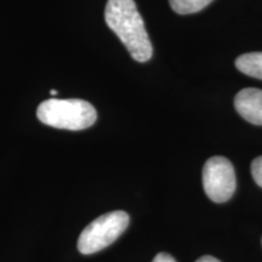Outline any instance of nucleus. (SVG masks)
<instances>
[{"instance_id": "nucleus-5", "label": "nucleus", "mask_w": 262, "mask_h": 262, "mask_svg": "<svg viewBox=\"0 0 262 262\" xmlns=\"http://www.w3.org/2000/svg\"><path fill=\"white\" fill-rule=\"evenodd\" d=\"M234 107L247 122L262 125V90L255 88L241 90L234 98Z\"/></svg>"}, {"instance_id": "nucleus-7", "label": "nucleus", "mask_w": 262, "mask_h": 262, "mask_svg": "<svg viewBox=\"0 0 262 262\" xmlns=\"http://www.w3.org/2000/svg\"><path fill=\"white\" fill-rule=\"evenodd\" d=\"M170 6L180 15L195 14L206 8L212 0H169Z\"/></svg>"}, {"instance_id": "nucleus-2", "label": "nucleus", "mask_w": 262, "mask_h": 262, "mask_svg": "<svg viewBox=\"0 0 262 262\" xmlns=\"http://www.w3.org/2000/svg\"><path fill=\"white\" fill-rule=\"evenodd\" d=\"M37 117L48 126L79 131L94 125L97 112L93 104L79 98H50L39 104Z\"/></svg>"}, {"instance_id": "nucleus-4", "label": "nucleus", "mask_w": 262, "mask_h": 262, "mask_svg": "<svg viewBox=\"0 0 262 262\" xmlns=\"http://www.w3.org/2000/svg\"><path fill=\"white\" fill-rule=\"evenodd\" d=\"M235 173L232 163L225 157H212L203 168V187L215 203H225L235 191Z\"/></svg>"}, {"instance_id": "nucleus-6", "label": "nucleus", "mask_w": 262, "mask_h": 262, "mask_svg": "<svg viewBox=\"0 0 262 262\" xmlns=\"http://www.w3.org/2000/svg\"><path fill=\"white\" fill-rule=\"evenodd\" d=\"M235 66L243 74L262 80V52H249L235 60Z\"/></svg>"}, {"instance_id": "nucleus-3", "label": "nucleus", "mask_w": 262, "mask_h": 262, "mask_svg": "<svg viewBox=\"0 0 262 262\" xmlns=\"http://www.w3.org/2000/svg\"><path fill=\"white\" fill-rule=\"evenodd\" d=\"M130 222L125 211L107 212L83 229L78 239V250L83 255H91L110 247L122 235Z\"/></svg>"}, {"instance_id": "nucleus-8", "label": "nucleus", "mask_w": 262, "mask_h": 262, "mask_svg": "<svg viewBox=\"0 0 262 262\" xmlns=\"http://www.w3.org/2000/svg\"><path fill=\"white\" fill-rule=\"evenodd\" d=\"M251 175L260 187H262V156L251 163Z\"/></svg>"}, {"instance_id": "nucleus-10", "label": "nucleus", "mask_w": 262, "mask_h": 262, "mask_svg": "<svg viewBox=\"0 0 262 262\" xmlns=\"http://www.w3.org/2000/svg\"><path fill=\"white\" fill-rule=\"evenodd\" d=\"M195 262H221V261L212 256H203L201 258H198Z\"/></svg>"}, {"instance_id": "nucleus-9", "label": "nucleus", "mask_w": 262, "mask_h": 262, "mask_svg": "<svg viewBox=\"0 0 262 262\" xmlns=\"http://www.w3.org/2000/svg\"><path fill=\"white\" fill-rule=\"evenodd\" d=\"M152 262H176V260L171 256V255L166 253H159L155 258H153Z\"/></svg>"}, {"instance_id": "nucleus-11", "label": "nucleus", "mask_w": 262, "mask_h": 262, "mask_svg": "<svg viewBox=\"0 0 262 262\" xmlns=\"http://www.w3.org/2000/svg\"><path fill=\"white\" fill-rule=\"evenodd\" d=\"M50 94L52 95V96H55V95H57V94H58V91H57V90H55V89H52V90H50Z\"/></svg>"}, {"instance_id": "nucleus-1", "label": "nucleus", "mask_w": 262, "mask_h": 262, "mask_svg": "<svg viewBox=\"0 0 262 262\" xmlns=\"http://www.w3.org/2000/svg\"><path fill=\"white\" fill-rule=\"evenodd\" d=\"M104 21L125 45L134 60L141 63L150 60L152 42L134 0H108Z\"/></svg>"}]
</instances>
